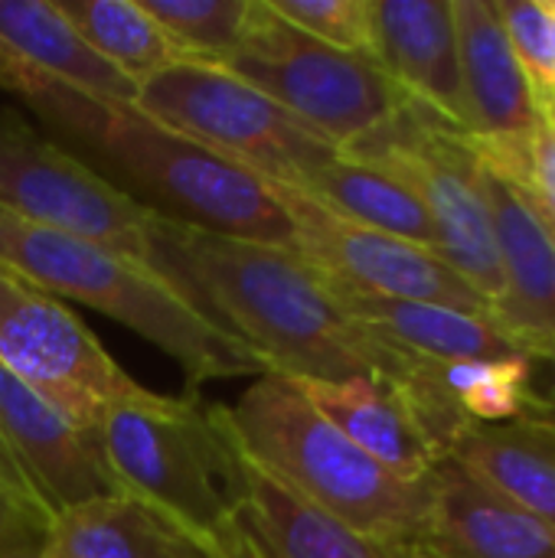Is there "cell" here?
Listing matches in <instances>:
<instances>
[{"mask_svg": "<svg viewBox=\"0 0 555 558\" xmlns=\"http://www.w3.org/2000/svg\"><path fill=\"white\" fill-rule=\"evenodd\" d=\"M536 105H540V128L533 141L530 193L555 232V92L536 88Z\"/></svg>", "mask_w": 555, "mask_h": 558, "instance_id": "f546056e", "label": "cell"}, {"mask_svg": "<svg viewBox=\"0 0 555 558\" xmlns=\"http://www.w3.org/2000/svg\"><path fill=\"white\" fill-rule=\"evenodd\" d=\"M507 39L530 82L555 92V10L550 0H494Z\"/></svg>", "mask_w": 555, "mask_h": 558, "instance_id": "83f0119b", "label": "cell"}, {"mask_svg": "<svg viewBox=\"0 0 555 558\" xmlns=\"http://www.w3.org/2000/svg\"><path fill=\"white\" fill-rule=\"evenodd\" d=\"M347 154L393 173L419 196L435 229V252L494 307L500 298V258L471 137L409 101L379 131L350 144Z\"/></svg>", "mask_w": 555, "mask_h": 558, "instance_id": "ba28073f", "label": "cell"}, {"mask_svg": "<svg viewBox=\"0 0 555 558\" xmlns=\"http://www.w3.org/2000/svg\"><path fill=\"white\" fill-rule=\"evenodd\" d=\"M298 193L311 196L324 209L357 226H366V229H376V232H386V235H396V239H406L435 252V229L419 196L393 173L366 160H357L347 150L330 157Z\"/></svg>", "mask_w": 555, "mask_h": 558, "instance_id": "603a6c76", "label": "cell"}, {"mask_svg": "<svg viewBox=\"0 0 555 558\" xmlns=\"http://www.w3.org/2000/svg\"><path fill=\"white\" fill-rule=\"evenodd\" d=\"M268 7L301 33L373 59V0H268Z\"/></svg>", "mask_w": 555, "mask_h": 558, "instance_id": "4316f807", "label": "cell"}, {"mask_svg": "<svg viewBox=\"0 0 555 558\" xmlns=\"http://www.w3.org/2000/svg\"><path fill=\"white\" fill-rule=\"evenodd\" d=\"M49 526L52 517L36 504L0 448V558H36Z\"/></svg>", "mask_w": 555, "mask_h": 558, "instance_id": "f1b7e54d", "label": "cell"}, {"mask_svg": "<svg viewBox=\"0 0 555 558\" xmlns=\"http://www.w3.org/2000/svg\"><path fill=\"white\" fill-rule=\"evenodd\" d=\"M82 39L134 85L180 62V49L141 0H56Z\"/></svg>", "mask_w": 555, "mask_h": 558, "instance_id": "cb8c5ba5", "label": "cell"}, {"mask_svg": "<svg viewBox=\"0 0 555 558\" xmlns=\"http://www.w3.org/2000/svg\"><path fill=\"white\" fill-rule=\"evenodd\" d=\"M550 3H553V10H555V0H550Z\"/></svg>", "mask_w": 555, "mask_h": 558, "instance_id": "836d02e7", "label": "cell"}, {"mask_svg": "<svg viewBox=\"0 0 555 558\" xmlns=\"http://www.w3.org/2000/svg\"><path fill=\"white\" fill-rule=\"evenodd\" d=\"M95 438L124 494L160 507L226 549L232 546L242 451L226 405L147 389L108 405Z\"/></svg>", "mask_w": 555, "mask_h": 558, "instance_id": "5b68a950", "label": "cell"}, {"mask_svg": "<svg viewBox=\"0 0 555 558\" xmlns=\"http://www.w3.org/2000/svg\"><path fill=\"white\" fill-rule=\"evenodd\" d=\"M0 448L16 468L26 490L52 517H65L85 504L124 494L114 481L95 432L72 422L0 369Z\"/></svg>", "mask_w": 555, "mask_h": 558, "instance_id": "4fadbf2b", "label": "cell"}, {"mask_svg": "<svg viewBox=\"0 0 555 558\" xmlns=\"http://www.w3.org/2000/svg\"><path fill=\"white\" fill-rule=\"evenodd\" d=\"M190 62L222 65L242 43L255 0H141Z\"/></svg>", "mask_w": 555, "mask_h": 558, "instance_id": "484cf974", "label": "cell"}, {"mask_svg": "<svg viewBox=\"0 0 555 558\" xmlns=\"http://www.w3.org/2000/svg\"><path fill=\"white\" fill-rule=\"evenodd\" d=\"M471 144L484 167L530 190L540 128L536 85L520 65L494 0H451Z\"/></svg>", "mask_w": 555, "mask_h": 558, "instance_id": "7c38bea8", "label": "cell"}, {"mask_svg": "<svg viewBox=\"0 0 555 558\" xmlns=\"http://www.w3.org/2000/svg\"><path fill=\"white\" fill-rule=\"evenodd\" d=\"M448 458L555 530V428L536 418L471 425Z\"/></svg>", "mask_w": 555, "mask_h": 558, "instance_id": "7402d4cb", "label": "cell"}, {"mask_svg": "<svg viewBox=\"0 0 555 558\" xmlns=\"http://www.w3.org/2000/svg\"><path fill=\"white\" fill-rule=\"evenodd\" d=\"M222 69L265 92L340 150L379 131L412 101L376 59L301 33L268 0H255L249 29Z\"/></svg>", "mask_w": 555, "mask_h": 558, "instance_id": "52a82bcc", "label": "cell"}, {"mask_svg": "<svg viewBox=\"0 0 555 558\" xmlns=\"http://www.w3.org/2000/svg\"><path fill=\"white\" fill-rule=\"evenodd\" d=\"M373 59L422 108L471 137L451 0H373Z\"/></svg>", "mask_w": 555, "mask_h": 558, "instance_id": "9a60e30c", "label": "cell"}, {"mask_svg": "<svg viewBox=\"0 0 555 558\" xmlns=\"http://www.w3.org/2000/svg\"><path fill=\"white\" fill-rule=\"evenodd\" d=\"M239 448L272 477L376 546H422L432 477L402 481L337 432L281 373L258 376L226 405Z\"/></svg>", "mask_w": 555, "mask_h": 558, "instance_id": "3957f363", "label": "cell"}, {"mask_svg": "<svg viewBox=\"0 0 555 558\" xmlns=\"http://www.w3.org/2000/svg\"><path fill=\"white\" fill-rule=\"evenodd\" d=\"M533 366L536 360L530 356L438 363V376L448 399L471 425H504L530 412L536 396Z\"/></svg>", "mask_w": 555, "mask_h": 558, "instance_id": "d4e9b609", "label": "cell"}, {"mask_svg": "<svg viewBox=\"0 0 555 558\" xmlns=\"http://www.w3.org/2000/svg\"><path fill=\"white\" fill-rule=\"evenodd\" d=\"M481 170L500 258L494 317L540 360L555 350V232L527 186L494 173L484 160Z\"/></svg>", "mask_w": 555, "mask_h": 558, "instance_id": "5bb4252c", "label": "cell"}, {"mask_svg": "<svg viewBox=\"0 0 555 558\" xmlns=\"http://www.w3.org/2000/svg\"><path fill=\"white\" fill-rule=\"evenodd\" d=\"M0 265L59 301H75L134 330L177 360L190 383L268 373L245 343L203 317L164 275L101 242L0 209Z\"/></svg>", "mask_w": 555, "mask_h": 558, "instance_id": "277c9868", "label": "cell"}, {"mask_svg": "<svg viewBox=\"0 0 555 558\" xmlns=\"http://www.w3.org/2000/svg\"><path fill=\"white\" fill-rule=\"evenodd\" d=\"M229 553L232 558H383L376 543L272 477L245 451Z\"/></svg>", "mask_w": 555, "mask_h": 558, "instance_id": "e0dca14e", "label": "cell"}, {"mask_svg": "<svg viewBox=\"0 0 555 558\" xmlns=\"http://www.w3.org/2000/svg\"><path fill=\"white\" fill-rule=\"evenodd\" d=\"M291 219L294 252L321 268L330 281L373 298L448 304L494 314V307L432 248L357 226L291 186H272Z\"/></svg>", "mask_w": 555, "mask_h": 558, "instance_id": "8fae6325", "label": "cell"}, {"mask_svg": "<svg viewBox=\"0 0 555 558\" xmlns=\"http://www.w3.org/2000/svg\"><path fill=\"white\" fill-rule=\"evenodd\" d=\"M154 271L203 317L245 343L268 373L311 383L376 379L415 405L442 454L471 422L448 399L438 363L419 360L366 330L334 281L281 245L226 239L154 219Z\"/></svg>", "mask_w": 555, "mask_h": 558, "instance_id": "6da1fadb", "label": "cell"}, {"mask_svg": "<svg viewBox=\"0 0 555 558\" xmlns=\"http://www.w3.org/2000/svg\"><path fill=\"white\" fill-rule=\"evenodd\" d=\"M36 558H232L160 507L118 494L52 520Z\"/></svg>", "mask_w": 555, "mask_h": 558, "instance_id": "d6986e66", "label": "cell"}, {"mask_svg": "<svg viewBox=\"0 0 555 558\" xmlns=\"http://www.w3.org/2000/svg\"><path fill=\"white\" fill-rule=\"evenodd\" d=\"M383 558H442L425 546H379Z\"/></svg>", "mask_w": 555, "mask_h": 558, "instance_id": "d6a6232c", "label": "cell"}, {"mask_svg": "<svg viewBox=\"0 0 555 558\" xmlns=\"http://www.w3.org/2000/svg\"><path fill=\"white\" fill-rule=\"evenodd\" d=\"M134 105L272 186L301 190L340 154L265 92L209 62L180 59L160 69L137 85Z\"/></svg>", "mask_w": 555, "mask_h": 558, "instance_id": "8992f818", "label": "cell"}, {"mask_svg": "<svg viewBox=\"0 0 555 558\" xmlns=\"http://www.w3.org/2000/svg\"><path fill=\"white\" fill-rule=\"evenodd\" d=\"M422 546L442 558H555V530L445 454Z\"/></svg>", "mask_w": 555, "mask_h": 558, "instance_id": "2e32d148", "label": "cell"}, {"mask_svg": "<svg viewBox=\"0 0 555 558\" xmlns=\"http://www.w3.org/2000/svg\"><path fill=\"white\" fill-rule=\"evenodd\" d=\"M0 209L36 226L101 242L154 268L157 216L114 193L7 105H0Z\"/></svg>", "mask_w": 555, "mask_h": 558, "instance_id": "30bf717a", "label": "cell"}, {"mask_svg": "<svg viewBox=\"0 0 555 558\" xmlns=\"http://www.w3.org/2000/svg\"><path fill=\"white\" fill-rule=\"evenodd\" d=\"M347 311L389 347L412 353L429 363H471V360H507L530 356L523 343L494 317L481 311H461L448 304L373 298L337 284ZM533 360V356H530Z\"/></svg>", "mask_w": 555, "mask_h": 558, "instance_id": "ffe728a7", "label": "cell"}, {"mask_svg": "<svg viewBox=\"0 0 555 558\" xmlns=\"http://www.w3.org/2000/svg\"><path fill=\"white\" fill-rule=\"evenodd\" d=\"M23 75H26V65H23L13 52H7V49L0 46V92L16 95L20 85H23Z\"/></svg>", "mask_w": 555, "mask_h": 558, "instance_id": "1f68e13d", "label": "cell"}, {"mask_svg": "<svg viewBox=\"0 0 555 558\" xmlns=\"http://www.w3.org/2000/svg\"><path fill=\"white\" fill-rule=\"evenodd\" d=\"M536 363H546V369H550V389H546V396H543V399H540V396H533L527 418H536V422H543V425L555 428V350L553 353H546V356H540Z\"/></svg>", "mask_w": 555, "mask_h": 558, "instance_id": "4dcf8cb0", "label": "cell"}, {"mask_svg": "<svg viewBox=\"0 0 555 558\" xmlns=\"http://www.w3.org/2000/svg\"><path fill=\"white\" fill-rule=\"evenodd\" d=\"M0 46L36 75L98 98L137 101V85L111 69L49 0H0Z\"/></svg>", "mask_w": 555, "mask_h": 558, "instance_id": "44dd1931", "label": "cell"}, {"mask_svg": "<svg viewBox=\"0 0 555 558\" xmlns=\"http://www.w3.org/2000/svg\"><path fill=\"white\" fill-rule=\"evenodd\" d=\"M0 369L88 432L108 405L147 392L56 294L7 265H0Z\"/></svg>", "mask_w": 555, "mask_h": 558, "instance_id": "9c48e42d", "label": "cell"}, {"mask_svg": "<svg viewBox=\"0 0 555 558\" xmlns=\"http://www.w3.org/2000/svg\"><path fill=\"white\" fill-rule=\"evenodd\" d=\"M294 383L337 432H343L360 451H366L396 477L412 484L429 481L435 464L445 458L402 389L376 379Z\"/></svg>", "mask_w": 555, "mask_h": 558, "instance_id": "ac0fdd59", "label": "cell"}, {"mask_svg": "<svg viewBox=\"0 0 555 558\" xmlns=\"http://www.w3.org/2000/svg\"><path fill=\"white\" fill-rule=\"evenodd\" d=\"M16 98L36 128L144 213L226 239L294 248V229L265 180L150 118L26 65Z\"/></svg>", "mask_w": 555, "mask_h": 558, "instance_id": "7a4b0ae2", "label": "cell"}]
</instances>
